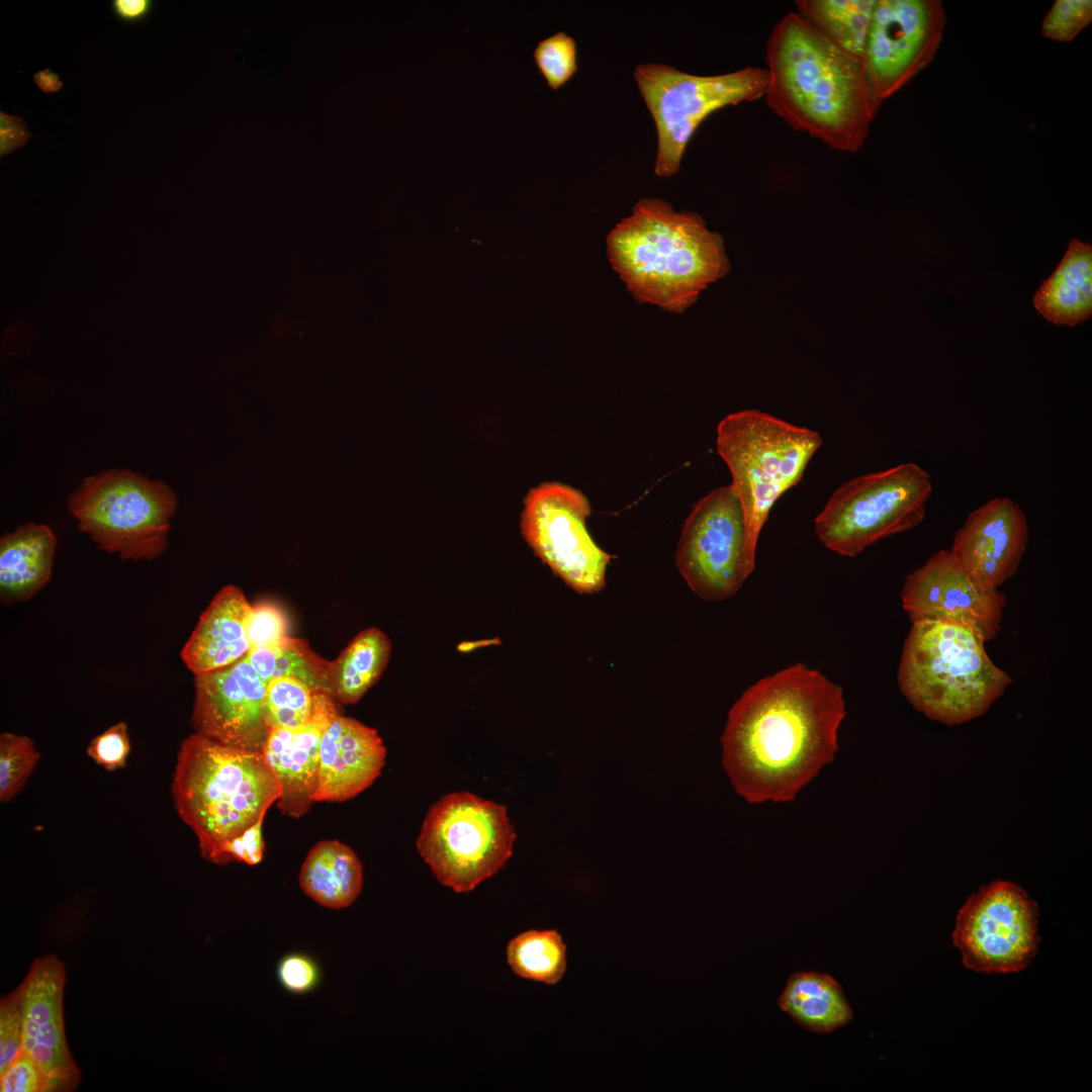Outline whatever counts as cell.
I'll use <instances>...</instances> for the list:
<instances>
[{
    "instance_id": "cell-1",
    "label": "cell",
    "mask_w": 1092,
    "mask_h": 1092,
    "mask_svg": "<svg viewBox=\"0 0 1092 1092\" xmlns=\"http://www.w3.org/2000/svg\"><path fill=\"white\" fill-rule=\"evenodd\" d=\"M846 715L841 687L803 663L750 686L728 713L722 763L748 803H785L831 762Z\"/></svg>"
},
{
    "instance_id": "cell-2",
    "label": "cell",
    "mask_w": 1092,
    "mask_h": 1092,
    "mask_svg": "<svg viewBox=\"0 0 1092 1092\" xmlns=\"http://www.w3.org/2000/svg\"><path fill=\"white\" fill-rule=\"evenodd\" d=\"M765 60L763 98L778 117L836 152L852 154L863 146L881 106L863 59L790 12L770 32Z\"/></svg>"
},
{
    "instance_id": "cell-3",
    "label": "cell",
    "mask_w": 1092,
    "mask_h": 1092,
    "mask_svg": "<svg viewBox=\"0 0 1092 1092\" xmlns=\"http://www.w3.org/2000/svg\"><path fill=\"white\" fill-rule=\"evenodd\" d=\"M607 251L634 297L674 312L730 269L721 236L659 198L640 199L608 235Z\"/></svg>"
},
{
    "instance_id": "cell-4",
    "label": "cell",
    "mask_w": 1092,
    "mask_h": 1092,
    "mask_svg": "<svg viewBox=\"0 0 1092 1092\" xmlns=\"http://www.w3.org/2000/svg\"><path fill=\"white\" fill-rule=\"evenodd\" d=\"M172 793L202 857L219 863L223 845L265 818L280 788L262 751L194 732L180 745Z\"/></svg>"
},
{
    "instance_id": "cell-5",
    "label": "cell",
    "mask_w": 1092,
    "mask_h": 1092,
    "mask_svg": "<svg viewBox=\"0 0 1092 1092\" xmlns=\"http://www.w3.org/2000/svg\"><path fill=\"white\" fill-rule=\"evenodd\" d=\"M985 642L972 626L912 622L898 668L901 693L918 712L946 725L982 716L1011 684Z\"/></svg>"
},
{
    "instance_id": "cell-6",
    "label": "cell",
    "mask_w": 1092,
    "mask_h": 1092,
    "mask_svg": "<svg viewBox=\"0 0 1092 1092\" xmlns=\"http://www.w3.org/2000/svg\"><path fill=\"white\" fill-rule=\"evenodd\" d=\"M717 451L727 464L745 523L740 574L755 568L758 537L776 502L803 478L822 445L820 434L757 410L727 415L717 427Z\"/></svg>"
},
{
    "instance_id": "cell-7",
    "label": "cell",
    "mask_w": 1092,
    "mask_h": 1092,
    "mask_svg": "<svg viewBox=\"0 0 1092 1092\" xmlns=\"http://www.w3.org/2000/svg\"><path fill=\"white\" fill-rule=\"evenodd\" d=\"M68 506L99 549L122 560H153L167 548L176 497L159 480L111 469L84 478Z\"/></svg>"
},
{
    "instance_id": "cell-8",
    "label": "cell",
    "mask_w": 1092,
    "mask_h": 1092,
    "mask_svg": "<svg viewBox=\"0 0 1092 1092\" xmlns=\"http://www.w3.org/2000/svg\"><path fill=\"white\" fill-rule=\"evenodd\" d=\"M931 492L930 474L913 462L857 476L833 492L814 521L815 534L829 550L854 557L918 526Z\"/></svg>"
},
{
    "instance_id": "cell-9",
    "label": "cell",
    "mask_w": 1092,
    "mask_h": 1092,
    "mask_svg": "<svg viewBox=\"0 0 1092 1092\" xmlns=\"http://www.w3.org/2000/svg\"><path fill=\"white\" fill-rule=\"evenodd\" d=\"M515 840L505 806L469 792H456L430 807L417 847L442 885L465 893L507 863Z\"/></svg>"
},
{
    "instance_id": "cell-10",
    "label": "cell",
    "mask_w": 1092,
    "mask_h": 1092,
    "mask_svg": "<svg viewBox=\"0 0 1092 1092\" xmlns=\"http://www.w3.org/2000/svg\"><path fill=\"white\" fill-rule=\"evenodd\" d=\"M634 78L655 123L654 172L659 177L679 171L691 138L711 113L760 99L767 84L766 70L754 67L700 76L647 63L636 67Z\"/></svg>"
},
{
    "instance_id": "cell-11",
    "label": "cell",
    "mask_w": 1092,
    "mask_h": 1092,
    "mask_svg": "<svg viewBox=\"0 0 1092 1092\" xmlns=\"http://www.w3.org/2000/svg\"><path fill=\"white\" fill-rule=\"evenodd\" d=\"M590 513V504L580 490L544 482L529 490L521 514L522 535L535 555L580 594L604 587L614 558L588 533L585 521Z\"/></svg>"
},
{
    "instance_id": "cell-12",
    "label": "cell",
    "mask_w": 1092,
    "mask_h": 1092,
    "mask_svg": "<svg viewBox=\"0 0 1092 1092\" xmlns=\"http://www.w3.org/2000/svg\"><path fill=\"white\" fill-rule=\"evenodd\" d=\"M1038 908L1008 881H994L972 894L958 912L952 941L967 969L1016 973L1038 950Z\"/></svg>"
},
{
    "instance_id": "cell-13",
    "label": "cell",
    "mask_w": 1092,
    "mask_h": 1092,
    "mask_svg": "<svg viewBox=\"0 0 1092 1092\" xmlns=\"http://www.w3.org/2000/svg\"><path fill=\"white\" fill-rule=\"evenodd\" d=\"M745 540L741 503L731 484L699 499L685 521L675 554L677 569L701 599L723 601L744 582L740 562Z\"/></svg>"
},
{
    "instance_id": "cell-14",
    "label": "cell",
    "mask_w": 1092,
    "mask_h": 1092,
    "mask_svg": "<svg viewBox=\"0 0 1092 1092\" xmlns=\"http://www.w3.org/2000/svg\"><path fill=\"white\" fill-rule=\"evenodd\" d=\"M944 25L939 0H876L864 65L870 87L881 104L929 65Z\"/></svg>"
},
{
    "instance_id": "cell-15",
    "label": "cell",
    "mask_w": 1092,
    "mask_h": 1092,
    "mask_svg": "<svg viewBox=\"0 0 1092 1092\" xmlns=\"http://www.w3.org/2000/svg\"><path fill=\"white\" fill-rule=\"evenodd\" d=\"M902 606L911 622L960 623L978 629L986 641L1001 630L1006 596L975 578L949 549L932 555L905 579Z\"/></svg>"
},
{
    "instance_id": "cell-16",
    "label": "cell",
    "mask_w": 1092,
    "mask_h": 1092,
    "mask_svg": "<svg viewBox=\"0 0 1092 1092\" xmlns=\"http://www.w3.org/2000/svg\"><path fill=\"white\" fill-rule=\"evenodd\" d=\"M194 732L239 748L262 751L268 727L262 716L267 682L247 657L194 679Z\"/></svg>"
},
{
    "instance_id": "cell-17",
    "label": "cell",
    "mask_w": 1092,
    "mask_h": 1092,
    "mask_svg": "<svg viewBox=\"0 0 1092 1092\" xmlns=\"http://www.w3.org/2000/svg\"><path fill=\"white\" fill-rule=\"evenodd\" d=\"M66 971L54 954L34 961L19 985L23 1000L22 1050L50 1078L54 1092L74 1090L80 1070L66 1040L63 994Z\"/></svg>"
},
{
    "instance_id": "cell-18",
    "label": "cell",
    "mask_w": 1092,
    "mask_h": 1092,
    "mask_svg": "<svg viewBox=\"0 0 1092 1092\" xmlns=\"http://www.w3.org/2000/svg\"><path fill=\"white\" fill-rule=\"evenodd\" d=\"M1028 537L1020 506L1011 498L996 497L969 514L949 550L975 578L999 588L1016 573Z\"/></svg>"
},
{
    "instance_id": "cell-19",
    "label": "cell",
    "mask_w": 1092,
    "mask_h": 1092,
    "mask_svg": "<svg viewBox=\"0 0 1092 1092\" xmlns=\"http://www.w3.org/2000/svg\"><path fill=\"white\" fill-rule=\"evenodd\" d=\"M329 693L317 699L312 717L294 728H270L262 750L280 788L279 810L292 818L313 803L323 734L339 708Z\"/></svg>"
},
{
    "instance_id": "cell-20",
    "label": "cell",
    "mask_w": 1092,
    "mask_h": 1092,
    "mask_svg": "<svg viewBox=\"0 0 1092 1092\" xmlns=\"http://www.w3.org/2000/svg\"><path fill=\"white\" fill-rule=\"evenodd\" d=\"M385 757L386 748L375 729L337 713L322 737L313 803L356 797L380 776Z\"/></svg>"
},
{
    "instance_id": "cell-21",
    "label": "cell",
    "mask_w": 1092,
    "mask_h": 1092,
    "mask_svg": "<svg viewBox=\"0 0 1092 1092\" xmlns=\"http://www.w3.org/2000/svg\"><path fill=\"white\" fill-rule=\"evenodd\" d=\"M251 605L235 585L221 588L201 614L181 651L194 675L229 666L250 651L246 621Z\"/></svg>"
},
{
    "instance_id": "cell-22",
    "label": "cell",
    "mask_w": 1092,
    "mask_h": 1092,
    "mask_svg": "<svg viewBox=\"0 0 1092 1092\" xmlns=\"http://www.w3.org/2000/svg\"><path fill=\"white\" fill-rule=\"evenodd\" d=\"M57 539L46 525L27 523L0 539V601L11 605L34 597L52 575Z\"/></svg>"
},
{
    "instance_id": "cell-23",
    "label": "cell",
    "mask_w": 1092,
    "mask_h": 1092,
    "mask_svg": "<svg viewBox=\"0 0 1092 1092\" xmlns=\"http://www.w3.org/2000/svg\"><path fill=\"white\" fill-rule=\"evenodd\" d=\"M1033 305L1048 322L1076 326L1092 314V246L1072 239L1054 273L1033 296Z\"/></svg>"
},
{
    "instance_id": "cell-24",
    "label": "cell",
    "mask_w": 1092,
    "mask_h": 1092,
    "mask_svg": "<svg viewBox=\"0 0 1092 1092\" xmlns=\"http://www.w3.org/2000/svg\"><path fill=\"white\" fill-rule=\"evenodd\" d=\"M302 891L330 909L350 906L363 886V868L355 851L338 840H322L307 853L298 876Z\"/></svg>"
},
{
    "instance_id": "cell-25",
    "label": "cell",
    "mask_w": 1092,
    "mask_h": 1092,
    "mask_svg": "<svg viewBox=\"0 0 1092 1092\" xmlns=\"http://www.w3.org/2000/svg\"><path fill=\"white\" fill-rule=\"evenodd\" d=\"M778 1005L800 1026L818 1033L831 1032L852 1020V1010L839 983L827 974H793Z\"/></svg>"
},
{
    "instance_id": "cell-26",
    "label": "cell",
    "mask_w": 1092,
    "mask_h": 1092,
    "mask_svg": "<svg viewBox=\"0 0 1092 1092\" xmlns=\"http://www.w3.org/2000/svg\"><path fill=\"white\" fill-rule=\"evenodd\" d=\"M391 652L387 635L378 628L360 632L328 668V684L337 704L358 702L379 679Z\"/></svg>"
},
{
    "instance_id": "cell-27",
    "label": "cell",
    "mask_w": 1092,
    "mask_h": 1092,
    "mask_svg": "<svg viewBox=\"0 0 1092 1092\" xmlns=\"http://www.w3.org/2000/svg\"><path fill=\"white\" fill-rule=\"evenodd\" d=\"M796 12L832 42L864 60L876 0H798Z\"/></svg>"
},
{
    "instance_id": "cell-28",
    "label": "cell",
    "mask_w": 1092,
    "mask_h": 1092,
    "mask_svg": "<svg viewBox=\"0 0 1092 1092\" xmlns=\"http://www.w3.org/2000/svg\"><path fill=\"white\" fill-rule=\"evenodd\" d=\"M507 962L522 979L555 985L567 969L566 944L554 929H530L509 941Z\"/></svg>"
},
{
    "instance_id": "cell-29",
    "label": "cell",
    "mask_w": 1092,
    "mask_h": 1092,
    "mask_svg": "<svg viewBox=\"0 0 1092 1092\" xmlns=\"http://www.w3.org/2000/svg\"><path fill=\"white\" fill-rule=\"evenodd\" d=\"M246 657L267 684L277 676H292L330 694V661L314 653L302 639L287 636L272 647L250 650Z\"/></svg>"
},
{
    "instance_id": "cell-30",
    "label": "cell",
    "mask_w": 1092,
    "mask_h": 1092,
    "mask_svg": "<svg viewBox=\"0 0 1092 1092\" xmlns=\"http://www.w3.org/2000/svg\"><path fill=\"white\" fill-rule=\"evenodd\" d=\"M292 676L272 678L266 688L263 720L270 728H294L306 723L313 715L322 693ZM327 693V692H326Z\"/></svg>"
},
{
    "instance_id": "cell-31",
    "label": "cell",
    "mask_w": 1092,
    "mask_h": 1092,
    "mask_svg": "<svg viewBox=\"0 0 1092 1092\" xmlns=\"http://www.w3.org/2000/svg\"><path fill=\"white\" fill-rule=\"evenodd\" d=\"M40 753L24 735L4 732L0 735V801L6 803L24 787L36 766Z\"/></svg>"
},
{
    "instance_id": "cell-32",
    "label": "cell",
    "mask_w": 1092,
    "mask_h": 1092,
    "mask_svg": "<svg viewBox=\"0 0 1092 1092\" xmlns=\"http://www.w3.org/2000/svg\"><path fill=\"white\" fill-rule=\"evenodd\" d=\"M533 58L552 90H558L565 85L577 71L575 39L562 31L540 40L534 50Z\"/></svg>"
},
{
    "instance_id": "cell-33",
    "label": "cell",
    "mask_w": 1092,
    "mask_h": 1092,
    "mask_svg": "<svg viewBox=\"0 0 1092 1092\" xmlns=\"http://www.w3.org/2000/svg\"><path fill=\"white\" fill-rule=\"evenodd\" d=\"M1092 20V1L1057 0L1045 15L1041 32L1050 39L1073 40Z\"/></svg>"
},
{
    "instance_id": "cell-34",
    "label": "cell",
    "mask_w": 1092,
    "mask_h": 1092,
    "mask_svg": "<svg viewBox=\"0 0 1092 1092\" xmlns=\"http://www.w3.org/2000/svg\"><path fill=\"white\" fill-rule=\"evenodd\" d=\"M246 631L250 650L268 648L288 636V621L280 607L271 602H262L251 606Z\"/></svg>"
},
{
    "instance_id": "cell-35",
    "label": "cell",
    "mask_w": 1092,
    "mask_h": 1092,
    "mask_svg": "<svg viewBox=\"0 0 1092 1092\" xmlns=\"http://www.w3.org/2000/svg\"><path fill=\"white\" fill-rule=\"evenodd\" d=\"M23 1000L21 989L1 999L0 1003V1072L14 1060L22 1048Z\"/></svg>"
},
{
    "instance_id": "cell-36",
    "label": "cell",
    "mask_w": 1092,
    "mask_h": 1092,
    "mask_svg": "<svg viewBox=\"0 0 1092 1092\" xmlns=\"http://www.w3.org/2000/svg\"><path fill=\"white\" fill-rule=\"evenodd\" d=\"M130 751L127 724H113L91 739L86 749L88 756L104 769L113 771L124 768Z\"/></svg>"
},
{
    "instance_id": "cell-37",
    "label": "cell",
    "mask_w": 1092,
    "mask_h": 1092,
    "mask_svg": "<svg viewBox=\"0 0 1092 1092\" xmlns=\"http://www.w3.org/2000/svg\"><path fill=\"white\" fill-rule=\"evenodd\" d=\"M1 1092H54L53 1084L41 1067L22 1049L7 1068L0 1072Z\"/></svg>"
},
{
    "instance_id": "cell-38",
    "label": "cell",
    "mask_w": 1092,
    "mask_h": 1092,
    "mask_svg": "<svg viewBox=\"0 0 1092 1092\" xmlns=\"http://www.w3.org/2000/svg\"><path fill=\"white\" fill-rule=\"evenodd\" d=\"M278 978L283 987L296 994L311 991L318 982L315 963L304 954L293 953L281 960Z\"/></svg>"
},
{
    "instance_id": "cell-39",
    "label": "cell",
    "mask_w": 1092,
    "mask_h": 1092,
    "mask_svg": "<svg viewBox=\"0 0 1092 1092\" xmlns=\"http://www.w3.org/2000/svg\"><path fill=\"white\" fill-rule=\"evenodd\" d=\"M264 818L242 834L228 841L220 853L219 864L231 860L242 861L250 866L258 864L264 854L265 843L262 835Z\"/></svg>"
},
{
    "instance_id": "cell-40",
    "label": "cell",
    "mask_w": 1092,
    "mask_h": 1092,
    "mask_svg": "<svg viewBox=\"0 0 1092 1092\" xmlns=\"http://www.w3.org/2000/svg\"><path fill=\"white\" fill-rule=\"evenodd\" d=\"M30 136V131L21 117L0 111V157L24 147Z\"/></svg>"
},
{
    "instance_id": "cell-41",
    "label": "cell",
    "mask_w": 1092,
    "mask_h": 1092,
    "mask_svg": "<svg viewBox=\"0 0 1092 1092\" xmlns=\"http://www.w3.org/2000/svg\"><path fill=\"white\" fill-rule=\"evenodd\" d=\"M155 7L153 0H112L110 8L113 16L127 24L146 20Z\"/></svg>"
},
{
    "instance_id": "cell-42",
    "label": "cell",
    "mask_w": 1092,
    "mask_h": 1092,
    "mask_svg": "<svg viewBox=\"0 0 1092 1092\" xmlns=\"http://www.w3.org/2000/svg\"><path fill=\"white\" fill-rule=\"evenodd\" d=\"M33 81L37 88L46 94L57 93L64 85L60 76L49 68L36 72L33 75Z\"/></svg>"
}]
</instances>
